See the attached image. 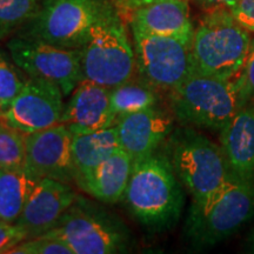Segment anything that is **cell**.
<instances>
[{
    "instance_id": "obj_1",
    "label": "cell",
    "mask_w": 254,
    "mask_h": 254,
    "mask_svg": "<svg viewBox=\"0 0 254 254\" xmlns=\"http://www.w3.org/2000/svg\"><path fill=\"white\" fill-rule=\"evenodd\" d=\"M124 198L131 213L155 231L176 224L184 206V193L172 165L167 157L155 153L134 163Z\"/></svg>"
},
{
    "instance_id": "obj_2",
    "label": "cell",
    "mask_w": 254,
    "mask_h": 254,
    "mask_svg": "<svg viewBox=\"0 0 254 254\" xmlns=\"http://www.w3.org/2000/svg\"><path fill=\"white\" fill-rule=\"evenodd\" d=\"M253 217V183L232 173L214 193L204 200L192 202L185 233L194 246H213L236 233Z\"/></svg>"
},
{
    "instance_id": "obj_3",
    "label": "cell",
    "mask_w": 254,
    "mask_h": 254,
    "mask_svg": "<svg viewBox=\"0 0 254 254\" xmlns=\"http://www.w3.org/2000/svg\"><path fill=\"white\" fill-rule=\"evenodd\" d=\"M250 50L249 31L234 19L231 9H209L193 34L192 71L234 79L243 69Z\"/></svg>"
},
{
    "instance_id": "obj_4",
    "label": "cell",
    "mask_w": 254,
    "mask_h": 254,
    "mask_svg": "<svg viewBox=\"0 0 254 254\" xmlns=\"http://www.w3.org/2000/svg\"><path fill=\"white\" fill-rule=\"evenodd\" d=\"M80 50L82 79L110 90L128 80L136 71L134 49L114 5L105 8Z\"/></svg>"
},
{
    "instance_id": "obj_5",
    "label": "cell",
    "mask_w": 254,
    "mask_h": 254,
    "mask_svg": "<svg viewBox=\"0 0 254 254\" xmlns=\"http://www.w3.org/2000/svg\"><path fill=\"white\" fill-rule=\"evenodd\" d=\"M166 157L193 201L204 200L226 183L232 171L224 151L193 128L177 129L168 139Z\"/></svg>"
},
{
    "instance_id": "obj_6",
    "label": "cell",
    "mask_w": 254,
    "mask_h": 254,
    "mask_svg": "<svg viewBox=\"0 0 254 254\" xmlns=\"http://www.w3.org/2000/svg\"><path fill=\"white\" fill-rule=\"evenodd\" d=\"M172 107L185 125L221 131L241 105L236 79H224L190 71L172 91Z\"/></svg>"
},
{
    "instance_id": "obj_7",
    "label": "cell",
    "mask_w": 254,
    "mask_h": 254,
    "mask_svg": "<svg viewBox=\"0 0 254 254\" xmlns=\"http://www.w3.org/2000/svg\"><path fill=\"white\" fill-rule=\"evenodd\" d=\"M109 5L106 0H39L24 36L67 49H81Z\"/></svg>"
},
{
    "instance_id": "obj_8",
    "label": "cell",
    "mask_w": 254,
    "mask_h": 254,
    "mask_svg": "<svg viewBox=\"0 0 254 254\" xmlns=\"http://www.w3.org/2000/svg\"><path fill=\"white\" fill-rule=\"evenodd\" d=\"M45 234L65 241L73 254H113L128 245V232L117 219L80 198L69 207L52 230Z\"/></svg>"
},
{
    "instance_id": "obj_9",
    "label": "cell",
    "mask_w": 254,
    "mask_h": 254,
    "mask_svg": "<svg viewBox=\"0 0 254 254\" xmlns=\"http://www.w3.org/2000/svg\"><path fill=\"white\" fill-rule=\"evenodd\" d=\"M7 49L19 68L31 78L53 82L64 95L71 94L82 80L80 49L57 46L27 36L11 39Z\"/></svg>"
},
{
    "instance_id": "obj_10",
    "label": "cell",
    "mask_w": 254,
    "mask_h": 254,
    "mask_svg": "<svg viewBox=\"0 0 254 254\" xmlns=\"http://www.w3.org/2000/svg\"><path fill=\"white\" fill-rule=\"evenodd\" d=\"M135 67L154 87L173 91L192 71V43L132 31Z\"/></svg>"
},
{
    "instance_id": "obj_11",
    "label": "cell",
    "mask_w": 254,
    "mask_h": 254,
    "mask_svg": "<svg viewBox=\"0 0 254 254\" xmlns=\"http://www.w3.org/2000/svg\"><path fill=\"white\" fill-rule=\"evenodd\" d=\"M63 98L64 93L56 84L30 77L0 118L25 134L50 128L62 120L65 107Z\"/></svg>"
},
{
    "instance_id": "obj_12",
    "label": "cell",
    "mask_w": 254,
    "mask_h": 254,
    "mask_svg": "<svg viewBox=\"0 0 254 254\" xmlns=\"http://www.w3.org/2000/svg\"><path fill=\"white\" fill-rule=\"evenodd\" d=\"M73 134L63 124L26 134L25 167L40 178L74 182Z\"/></svg>"
},
{
    "instance_id": "obj_13",
    "label": "cell",
    "mask_w": 254,
    "mask_h": 254,
    "mask_svg": "<svg viewBox=\"0 0 254 254\" xmlns=\"http://www.w3.org/2000/svg\"><path fill=\"white\" fill-rule=\"evenodd\" d=\"M77 199L78 195L68 183L43 178L15 224L25 231L27 239L43 236L58 224Z\"/></svg>"
},
{
    "instance_id": "obj_14",
    "label": "cell",
    "mask_w": 254,
    "mask_h": 254,
    "mask_svg": "<svg viewBox=\"0 0 254 254\" xmlns=\"http://www.w3.org/2000/svg\"><path fill=\"white\" fill-rule=\"evenodd\" d=\"M111 107V90L97 82L82 79L64 107L60 124L72 134H84L116 125Z\"/></svg>"
},
{
    "instance_id": "obj_15",
    "label": "cell",
    "mask_w": 254,
    "mask_h": 254,
    "mask_svg": "<svg viewBox=\"0 0 254 254\" xmlns=\"http://www.w3.org/2000/svg\"><path fill=\"white\" fill-rule=\"evenodd\" d=\"M120 147L133 159L141 160L155 153L172 132V118L154 107L126 114L116 123Z\"/></svg>"
},
{
    "instance_id": "obj_16",
    "label": "cell",
    "mask_w": 254,
    "mask_h": 254,
    "mask_svg": "<svg viewBox=\"0 0 254 254\" xmlns=\"http://www.w3.org/2000/svg\"><path fill=\"white\" fill-rule=\"evenodd\" d=\"M132 31L192 43L194 28L187 0H154L131 13Z\"/></svg>"
},
{
    "instance_id": "obj_17",
    "label": "cell",
    "mask_w": 254,
    "mask_h": 254,
    "mask_svg": "<svg viewBox=\"0 0 254 254\" xmlns=\"http://www.w3.org/2000/svg\"><path fill=\"white\" fill-rule=\"evenodd\" d=\"M221 148L232 173L254 179V107H241L220 131Z\"/></svg>"
},
{
    "instance_id": "obj_18",
    "label": "cell",
    "mask_w": 254,
    "mask_h": 254,
    "mask_svg": "<svg viewBox=\"0 0 254 254\" xmlns=\"http://www.w3.org/2000/svg\"><path fill=\"white\" fill-rule=\"evenodd\" d=\"M133 166V159L123 148H119L75 183L94 199L106 204H116L125 195Z\"/></svg>"
},
{
    "instance_id": "obj_19",
    "label": "cell",
    "mask_w": 254,
    "mask_h": 254,
    "mask_svg": "<svg viewBox=\"0 0 254 254\" xmlns=\"http://www.w3.org/2000/svg\"><path fill=\"white\" fill-rule=\"evenodd\" d=\"M120 141L116 125L84 134H73L72 160L74 182L86 176L119 150Z\"/></svg>"
},
{
    "instance_id": "obj_20",
    "label": "cell",
    "mask_w": 254,
    "mask_h": 254,
    "mask_svg": "<svg viewBox=\"0 0 254 254\" xmlns=\"http://www.w3.org/2000/svg\"><path fill=\"white\" fill-rule=\"evenodd\" d=\"M41 179L26 167L2 171L0 174V222L15 224Z\"/></svg>"
},
{
    "instance_id": "obj_21",
    "label": "cell",
    "mask_w": 254,
    "mask_h": 254,
    "mask_svg": "<svg viewBox=\"0 0 254 254\" xmlns=\"http://www.w3.org/2000/svg\"><path fill=\"white\" fill-rule=\"evenodd\" d=\"M142 79V78H141ZM153 85L145 79L138 80L134 75L111 90V107L118 120L126 114L154 107L157 94Z\"/></svg>"
},
{
    "instance_id": "obj_22",
    "label": "cell",
    "mask_w": 254,
    "mask_h": 254,
    "mask_svg": "<svg viewBox=\"0 0 254 254\" xmlns=\"http://www.w3.org/2000/svg\"><path fill=\"white\" fill-rule=\"evenodd\" d=\"M26 164V134L0 118V168L19 170Z\"/></svg>"
},
{
    "instance_id": "obj_23",
    "label": "cell",
    "mask_w": 254,
    "mask_h": 254,
    "mask_svg": "<svg viewBox=\"0 0 254 254\" xmlns=\"http://www.w3.org/2000/svg\"><path fill=\"white\" fill-rule=\"evenodd\" d=\"M39 0H0V37L27 24L36 13Z\"/></svg>"
},
{
    "instance_id": "obj_24",
    "label": "cell",
    "mask_w": 254,
    "mask_h": 254,
    "mask_svg": "<svg viewBox=\"0 0 254 254\" xmlns=\"http://www.w3.org/2000/svg\"><path fill=\"white\" fill-rule=\"evenodd\" d=\"M8 254H73V252L67 244L58 237L43 234L21 241Z\"/></svg>"
},
{
    "instance_id": "obj_25",
    "label": "cell",
    "mask_w": 254,
    "mask_h": 254,
    "mask_svg": "<svg viewBox=\"0 0 254 254\" xmlns=\"http://www.w3.org/2000/svg\"><path fill=\"white\" fill-rule=\"evenodd\" d=\"M18 72L15 71L13 64L0 52V111L1 114L8 109L12 101L24 86Z\"/></svg>"
},
{
    "instance_id": "obj_26",
    "label": "cell",
    "mask_w": 254,
    "mask_h": 254,
    "mask_svg": "<svg viewBox=\"0 0 254 254\" xmlns=\"http://www.w3.org/2000/svg\"><path fill=\"white\" fill-rule=\"evenodd\" d=\"M239 97L243 107L254 98V47L250 50L243 71L237 78Z\"/></svg>"
},
{
    "instance_id": "obj_27",
    "label": "cell",
    "mask_w": 254,
    "mask_h": 254,
    "mask_svg": "<svg viewBox=\"0 0 254 254\" xmlns=\"http://www.w3.org/2000/svg\"><path fill=\"white\" fill-rule=\"evenodd\" d=\"M27 239L26 233L17 224L0 222V253H7L21 241Z\"/></svg>"
},
{
    "instance_id": "obj_28",
    "label": "cell",
    "mask_w": 254,
    "mask_h": 254,
    "mask_svg": "<svg viewBox=\"0 0 254 254\" xmlns=\"http://www.w3.org/2000/svg\"><path fill=\"white\" fill-rule=\"evenodd\" d=\"M231 13L249 32H254V0H238Z\"/></svg>"
},
{
    "instance_id": "obj_29",
    "label": "cell",
    "mask_w": 254,
    "mask_h": 254,
    "mask_svg": "<svg viewBox=\"0 0 254 254\" xmlns=\"http://www.w3.org/2000/svg\"><path fill=\"white\" fill-rule=\"evenodd\" d=\"M154 0H112L114 7L118 11L126 12V13H132L135 9L151 4Z\"/></svg>"
},
{
    "instance_id": "obj_30",
    "label": "cell",
    "mask_w": 254,
    "mask_h": 254,
    "mask_svg": "<svg viewBox=\"0 0 254 254\" xmlns=\"http://www.w3.org/2000/svg\"><path fill=\"white\" fill-rule=\"evenodd\" d=\"M198 1L206 8L215 9V8H227L231 9L234 7L238 0H198Z\"/></svg>"
},
{
    "instance_id": "obj_31",
    "label": "cell",
    "mask_w": 254,
    "mask_h": 254,
    "mask_svg": "<svg viewBox=\"0 0 254 254\" xmlns=\"http://www.w3.org/2000/svg\"><path fill=\"white\" fill-rule=\"evenodd\" d=\"M247 249H249L250 252L254 253V230L247 238Z\"/></svg>"
},
{
    "instance_id": "obj_32",
    "label": "cell",
    "mask_w": 254,
    "mask_h": 254,
    "mask_svg": "<svg viewBox=\"0 0 254 254\" xmlns=\"http://www.w3.org/2000/svg\"><path fill=\"white\" fill-rule=\"evenodd\" d=\"M1 172H2V170H1V168H0V174H1Z\"/></svg>"
},
{
    "instance_id": "obj_33",
    "label": "cell",
    "mask_w": 254,
    "mask_h": 254,
    "mask_svg": "<svg viewBox=\"0 0 254 254\" xmlns=\"http://www.w3.org/2000/svg\"><path fill=\"white\" fill-rule=\"evenodd\" d=\"M0 117H1V111H0Z\"/></svg>"
}]
</instances>
